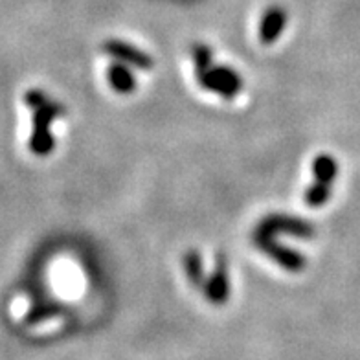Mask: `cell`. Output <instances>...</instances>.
<instances>
[{"label":"cell","instance_id":"cell-1","mask_svg":"<svg viewBox=\"0 0 360 360\" xmlns=\"http://www.w3.org/2000/svg\"><path fill=\"white\" fill-rule=\"evenodd\" d=\"M65 114V107L59 103H53V101L46 100L41 107L35 109L34 116V136H32V142L30 147L32 151L39 157H46L50 155L53 149V136L50 133V125H52L53 120L57 116Z\"/></svg>","mask_w":360,"mask_h":360},{"label":"cell","instance_id":"cell-2","mask_svg":"<svg viewBox=\"0 0 360 360\" xmlns=\"http://www.w3.org/2000/svg\"><path fill=\"white\" fill-rule=\"evenodd\" d=\"M276 233H289V236L302 237V239H311L316 233V228L305 219L272 214L266 215L254 230V237H272L274 239Z\"/></svg>","mask_w":360,"mask_h":360},{"label":"cell","instance_id":"cell-3","mask_svg":"<svg viewBox=\"0 0 360 360\" xmlns=\"http://www.w3.org/2000/svg\"><path fill=\"white\" fill-rule=\"evenodd\" d=\"M197 81L204 90L223 96L226 100H233L243 90L241 76L230 67H212L204 74H197Z\"/></svg>","mask_w":360,"mask_h":360},{"label":"cell","instance_id":"cell-4","mask_svg":"<svg viewBox=\"0 0 360 360\" xmlns=\"http://www.w3.org/2000/svg\"><path fill=\"white\" fill-rule=\"evenodd\" d=\"M252 241L263 254L272 257L287 272H294V274L296 272H304L305 266H307L305 256H302L300 252L292 250V248H287L280 245V243H276L272 237H252Z\"/></svg>","mask_w":360,"mask_h":360},{"label":"cell","instance_id":"cell-5","mask_svg":"<svg viewBox=\"0 0 360 360\" xmlns=\"http://www.w3.org/2000/svg\"><path fill=\"white\" fill-rule=\"evenodd\" d=\"M103 52L107 56L114 57L116 61L136 67L140 70H151L155 67V61L149 53H146L140 48L133 46V44L125 43V41H118V39H109L103 43Z\"/></svg>","mask_w":360,"mask_h":360},{"label":"cell","instance_id":"cell-6","mask_svg":"<svg viewBox=\"0 0 360 360\" xmlns=\"http://www.w3.org/2000/svg\"><path fill=\"white\" fill-rule=\"evenodd\" d=\"M204 294L206 300L214 305H223L230 294V280H228V261L223 256L217 257L214 274L210 276V280L204 285Z\"/></svg>","mask_w":360,"mask_h":360},{"label":"cell","instance_id":"cell-7","mask_svg":"<svg viewBox=\"0 0 360 360\" xmlns=\"http://www.w3.org/2000/svg\"><path fill=\"white\" fill-rule=\"evenodd\" d=\"M287 24V13L280 6H270L259 24V41L263 44H272L280 39Z\"/></svg>","mask_w":360,"mask_h":360},{"label":"cell","instance_id":"cell-8","mask_svg":"<svg viewBox=\"0 0 360 360\" xmlns=\"http://www.w3.org/2000/svg\"><path fill=\"white\" fill-rule=\"evenodd\" d=\"M107 79H109L114 92H118V94L127 96L133 94L134 90H136V79H134L133 72L129 70L125 63H112L107 68Z\"/></svg>","mask_w":360,"mask_h":360},{"label":"cell","instance_id":"cell-9","mask_svg":"<svg viewBox=\"0 0 360 360\" xmlns=\"http://www.w3.org/2000/svg\"><path fill=\"white\" fill-rule=\"evenodd\" d=\"M313 175L318 182L331 184L338 175V164L331 155H318L313 160Z\"/></svg>","mask_w":360,"mask_h":360},{"label":"cell","instance_id":"cell-10","mask_svg":"<svg viewBox=\"0 0 360 360\" xmlns=\"http://www.w3.org/2000/svg\"><path fill=\"white\" fill-rule=\"evenodd\" d=\"M184 269L188 280L191 281L193 287H199V289H204L206 285V280H204V269H202V257H200L199 250H188L184 254Z\"/></svg>","mask_w":360,"mask_h":360},{"label":"cell","instance_id":"cell-11","mask_svg":"<svg viewBox=\"0 0 360 360\" xmlns=\"http://www.w3.org/2000/svg\"><path fill=\"white\" fill-rule=\"evenodd\" d=\"M329 199H331V184H323L318 180H314L313 184L309 186L304 195L305 204L311 208H322Z\"/></svg>","mask_w":360,"mask_h":360},{"label":"cell","instance_id":"cell-12","mask_svg":"<svg viewBox=\"0 0 360 360\" xmlns=\"http://www.w3.org/2000/svg\"><path fill=\"white\" fill-rule=\"evenodd\" d=\"M191 59L195 65V74H204L214 67V50L204 43H197L191 48Z\"/></svg>","mask_w":360,"mask_h":360}]
</instances>
